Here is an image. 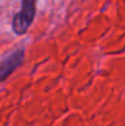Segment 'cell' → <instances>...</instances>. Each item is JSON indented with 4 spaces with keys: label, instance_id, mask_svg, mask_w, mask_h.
<instances>
[{
    "label": "cell",
    "instance_id": "cell-1",
    "mask_svg": "<svg viewBox=\"0 0 125 126\" xmlns=\"http://www.w3.org/2000/svg\"><path fill=\"white\" fill-rule=\"evenodd\" d=\"M38 0H21V9L12 17L11 27L16 36H23L35 21Z\"/></svg>",
    "mask_w": 125,
    "mask_h": 126
},
{
    "label": "cell",
    "instance_id": "cell-2",
    "mask_svg": "<svg viewBox=\"0 0 125 126\" xmlns=\"http://www.w3.org/2000/svg\"><path fill=\"white\" fill-rule=\"evenodd\" d=\"M25 60V48H17L0 60V82L9 79Z\"/></svg>",
    "mask_w": 125,
    "mask_h": 126
}]
</instances>
